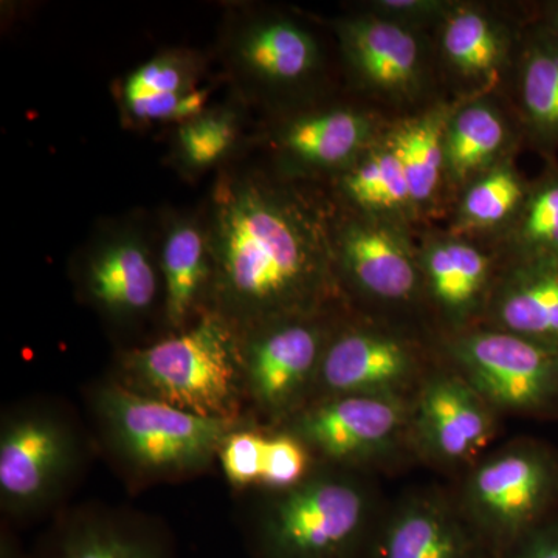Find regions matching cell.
Returning a JSON list of instances; mask_svg holds the SVG:
<instances>
[{
	"mask_svg": "<svg viewBox=\"0 0 558 558\" xmlns=\"http://www.w3.org/2000/svg\"><path fill=\"white\" fill-rule=\"evenodd\" d=\"M207 234L220 306L253 329L317 317L339 293L332 215L293 186L222 180Z\"/></svg>",
	"mask_w": 558,
	"mask_h": 558,
	"instance_id": "6da1fadb",
	"label": "cell"
},
{
	"mask_svg": "<svg viewBox=\"0 0 558 558\" xmlns=\"http://www.w3.org/2000/svg\"><path fill=\"white\" fill-rule=\"evenodd\" d=\"M384 512L357 470H312L259 509L250 550L255 558H369Z\"/></svg>",
	"mask_w": 558,
	"mask_h": 558,
	"instance_id": "7a4b0ae2",
	"label": "cell"
},
{
	"mask_svg": "<svg viewBox=\"0 0 558 558\" xmlns=\"http://www.w3.org/2000/svg\"><path fill=\"white\" fill-rule=\"evenodd\" d=\"M453 497L494 557L505 558L558 515V449L512 440L470 465Z\"/></svg>",
	"mask_w": 558,
	"mask_h": 558,
	"instance_id": "3957f363",
	"label": "cell"
},
{
	"mask_svg": "<svg viewBox=\"0 0 558 558\" xmlns=\"http://www.w3.org/2000/svg\"><path fill=\"white\" fill-rule=\"evenodd\" d=\"M95 410L110 449L145 480L175 478L207 469L234 429L233 418L189 413L123 384L98 388Z\"/></svg>",
	"mask_w": 558,
	"mask_h": 558,
	"instance_id": "277c9868",
	"label": "cell"
},
{
	"mask_svg": "<svg viewBox=\"0 0 558 558\" xmlns=\"http://www.w3.org/2000/svg\"><path fill=\"white\" fill-rule=\"evenodd\" d=\"M241 357L230 323L202 315L178 336L128 352L124 387L204 417L233 418Z\"/></svg>",
	"mask_w": 558,
	"mask_h": 558,
	"instance_id": "5b68a950",
	"label": "cell"
},
{
	"mask_svg": "<svg viewBox=\"0 0 558 558\" xmlns=\"http://www.w3.org/2000/svg\"><path fill=\"white\" fill-rule=\"evenodd\" d=\"M440 352L502 414L558 417V349L487 326L444 333Z\"/></svg>",
	"mask_w": 558,
	"mask_h": 558,
	"instance_id": "8992f818",
	"label": "cell"
},
{
	"mask_svg": "<svg viewBox=\"0 0 558 558\" xmlns=\"http://www.w3.org/2000/svg\"><path fill=\"white\" fill-rule=\"evenodd\" d=\"M332 245L340 284L385 311L424 304L418 245L411 227L348 209L333 219Z\"/></svg>",
	"mask_w": 558,
	"mask_h": 558,
	"instance_id": "52a82bcc",
	"label": "cell"
},
{
	"mask_svg": "<svg viewBox=\"0 0 558 558\" xmlns=\"http://www.w3.org/2000/svg\"><path fill=\"white\" fill-rule=\"evenodd\" d=\"M410 414L402 396H332L299 411L290 433L330 464L357 470L411 449Z\"/></svg>",
	"mask_w": 558,
	"mask_h": 558,
	"instance_id": "ba28073f",
	"label": "cell"
},
{
	"mask_svg": "<svg viewBox=\"0 0 558 558\" xmlns=\"http://www.w3.org/2000/svg\"><path fill=\"white\" fill-rule=\"evenodd\" d=\"M75 429L57 411L28 407L5 418L0 433V498L16 517L44 510L78 468Z\"/></svg>",
	"mask_w": 558,
	"mask_h": 558,
	"instance_id": "9c48e42d",
	"label": "cell"
},
{
	"mask_svg": "<svg viewBox=\"0 0 558 558\" xmlns=\"http://www.w3.org/2000/svg\"><path fill=\"white\" fill-rule=\"evenodd\" d=\"M336 32L363 90L388 105L424 101L438 69L435 44L424 31L362 11L337 22Z\"/></svg>",
	"mask_w": 558,
	"mask_h": 558,
	"instance_id": "30bf717a",
	"label": "cell"
},
{
	"mask_svg": "<svg viewBox=\"0 0 558 558\" xmlns=\"http://www.w3.org/2000/svg\"><path fill=\"white\" fill-rule=\"evenodd\" d=\"M498 421V411L457 371H429L411 396V450L429 464L468 470L497 436Z\"/></svg>",
	"mask_w": 558,
	"mask_h": 558,
	"instance_id": "8fae6325",
	"label": "cell"
},
{
	"mask_svg": "<svg viewBox=\"0 0 558 558\" xmlns=\"http://www.w3.org/2000/svg\"><path fill=\"white\" fill-rule=\"evenodd\" d=\"M424 349L402 330L354 323L333 330L319 365L323 398L348 395L411 398L427 376Z\"/></svg>",
	"mask_w": 558,
	"mask_h": 558,
	"instance_id": "7c38bea8",
	"label": "cell"
},
{
	"mask_svg": "<svg viewBox=\"0 0 558 558\" xmlns=\"http://www.w3.org/2000/svg\"><path fill=\"white\" fill-rule=\"evenodd\" d=\"M529 22L521 24L483 3L458 2L433 40L436 64L457 87V100L495 95L506 76L512 84Z\"/></svg>",
	"mask_w": 558,
	"mask_h": 558,
	"instance_id": "4fadbf2b",
	"label": "cell"
},
{
	"mask_svg": "<svg viewBox=\"0 0 558 558\" xmlns=\"http://www.w3.org/2000/svg\"><path fill=\"white\" fill-rule=\"evenodd\" d=\"M417 245L424 304L444 323V333L480 326L502 267L494 242L449 230L427 233Z\"/></svg>",
	"mask_w": 558,
	"mask_h": 558,
	"instance_id": "5bb4252c",
	"label": "cell"
},
{
	"mask_svg": "<svg viewBox=\"0 0 558 558\" xmlns=\"http://www.w3.org/2000/svg\"><path fill=\"white\" fill-rule=\"evenodd\" d=\"M317 317L288 318L255 329L244 357L245 379L258 405L275 416L303 410L317 387L319 365L332 336Z\"/></svg>",
	"mask_w": 558,
	"mask_h": 558,
	"instance_id": "9a60e30c",
	"label": "cell"
},
{
	"mask_svg": "<svg viewBox=\"0 0 558 558\" xmlns=\"http://www.w3.org/2000/svg\"><path fill=\"white\" fill-rule=\"evenodd\" d=\"M369 558H495L459 509L440 490H417L385 510Z\"/></svg>",
	"mask_w": 558,
	"mask_h": 558,
	"instance_id": "2e32d148",
	"label": "cell"
},
{
	"mask_svg": "<svg viewBox=\"0 0 558 558\" xmlns=\"http://www.w3.org/2000/svg\"><path fill=\"white\" fill-rule=\"evenodd\" d=\"M387 126V121L373 110L328 106L286 121L275 135V148L290 175L337 178Z\"/></svg>",
	"mask_w": 558,
	"mask_h": 558,
	"instance_id": "e0dca14e",
	"label": "cell"
},
{
	"mask_svg": "<svg viewBox=\"0 0 558 558\" xmlns=\"http://www.w3.org/2000/svg\"><path fill=\"white\" fill-rule=\"evenodd\" d=\"M523 134L497 95L454 100L446 126L449 193L458 196L473 179L515 156Z\"/></svg>",
	"mask_w": 558,
	"mask_h": 558,
	"instance_id": "ac0fdd59",
	"label": "cell"
},
{
	"mask_svg": "<svg viewBox=\"0 0 558 558\" xmlns=\"http://www.w3.org/2000/svg\"><path fill=\"white\" fill-rule=\"evenodd\" d=\"M233 54L244 75L278 92L306 86L318 75L323 62L317 38L286 16L250 22L234 40Z\"/></svg>",
	"mask_w": 558,
	"mask_h": 558,
	"instance_id": "d6986e66",
	"label": "cell"
},
{
	"mask_svg": "<svg viewBox=\"0 0 558 558\" xmlns=\"http://www.w3.org/2000/svg\"><path fill=\"white\" fill-rule=\"evenodd\" d=\"M480 326L558 349V258L502 263Z\"/></svg>",
	"mask_w": 558,
	"mask_h": 558,
	"instance_id": "ffe728a7",
	"label": "cell"
},
{
	"mask_svg": "<svg viewBox=\"0 0 558 558\" xmlns=\"http://www.w3.org/2000/svg\"><path fill=\"white\" fill-rule=\"evenodd\" d=\"M513 110L524 142L546 160L558 150V36L537 16L524 31L512 76Z\"/></svg>",
	"mask_w": 558,
	"mask_h": 558,
	"instance_id": "44dd1931",
	"label": "cell"
},
{
	"mask_svg": "<svg viewBox=\"0 0 558 558\" xmlns=\"http://www.w3.org/2000/svg\"><path fill=\"white\" fill-rule=\"evenodd\" d=\"M33 558H175V553L168 535L148 521L80 513L54 527Z\"/></svg>",
	"mask_w": 558,
	"mask_h": 558,
	"instance_id": "7402d4cb",
	"label": "cell"
},
{
	"mask_svg": "<svg viewBox=\"0 0 558 558\" xmlns=\"http://www.w3.org/2000/svg\"><path fill=\"white\" fill-rule=\"evenodd\" d=\"M453 102L432 101L416 113L388 123L387 137L409 180L417 219L439 207L449 186L446 170V126Z\"/></svg>",
	"mask_w": 558,
	"mask_h": 558,
	"instance_id": "603a6c76",
	"label": "cell"
},
{
	"mask_svg": "<svg viewBox=\"0 0 558 558\" xmlns=\"http://www.w3.org/2000/svg\"><path fill=\"white\" fill-rule=\"evenodd\" d=\"M92 300L116 317H137L150 310L159 277L145 242L131 233L100 245L86 270Z\"/></svg>",
	"mask_w": 558,
	"mask_h": 558,
	"instance_id": "cb8c5ba5",
	"label": "cell"
},
{
	"mask_svg": "<svg viewBox=\"0 0 558 558\" xmlns=\"http://www.w3.org/2000/svg\"><path fill=\"white\" fill-rule=\"evenodd\" d=\"M385 131L354 163L337 175V190L352 211L413 227L418 219L409 180Z\"/></svg>",
	"mask_w": 558,
	"mask_h": 558,
	"instance_id": "d4e9b609",
	"label": "cell"
},
{
	"mask_svg": "<svg viewBox=\"0 0 558 558\" xmlns=\"http://www.w3.org/2000/svg\"><path fill=\"white\" fill-rule=\"evenodd\" d=\"M121 98L134 120L186 123L204 113L208 92L194 87L189 62L175 54H163L131 72Z\"/></svg>",
	"mask_w": 558,
	"mask_h": 558,
	"instance_id": "484cf974",
	"label": "cell"
},
{
	"mask_svg": "<svg viewBox=\"0 0 558 558\" xmlns=\"http://www.w3.org/2000/svg\"><path fill=\"white\" fill-rule=\"evenodd\" d=\"M531 186L508 157L468 183L457 196L450 231L475 240L495 242L512 226Z\"/></svg>",
	"mask_w": 558,
	"mask_h": 558,
	"instance_id": "4316f807",
	"label": "cell"
},
{
	"mask_svg": "<svg viewBox=\"0 0 558 558\" xmlns=\"http://www.w3.org/2000/svg\"><path fill=\"white\" fill-rule=\"evenodd\" d=\"M160 269L167 319L182 328L213 277L208 234L193 220H175L163 241Z\"/></svg>",
	"mask_w": 558,
	"mask_h": 558,
	"instance_id": "83f0119b",
	"label": "cell"
},
{
	"mask_svg": "<svg viewBox=\"0 0 558 558\" xmlns=\"http://www.w3.org/2000/svg\"><path fill=\"white\" fill-rule=\"evenodd\" d=\"M494 244L502 263L558 258L557 160H548L542 174L531 180L519 215Z\"/></svg>",
	"mask_w": 558,
	"mask_h": 558,
	"instance_id": "f1b7e54d",
	"label": "cell"
},
{
	"mask_svg": "<svg viewBox=\"0 0 558 558\" xmlns=\"http://www.w3.org/2000/svg\"><path fill=\"white\" fill-rule=\"evenodd\" d=\"M236 140V123L230 113L204 112L179 130V150L191 168H208L227 156Z\"/></svg>",
	"mask_w": 558,
	"mask_h": 558,
	"instance_id": "f546056e",
	"label": "cell"
},
{
	"mask_svg": "<svg viewBox=\"0 0 558 558\" xmlns=\"http://www.w3.org/2000/svg\"><path fill=\"white\" fill-rule=\"evenodd\" d=\"M311 472V450L303 440L292 433L267 438L259 484L277 494L295 487Z\"/></svg>",
	"mask_w": 558,
	"mask_h": 558,
	"instance_id": "4dcf8cb0",
	"label": "cell"
},
{
	"mask_svg": "<svg viewBox=\"0 0 558 558\" xmlns=\"http://www.w3.org/2000/svg\"><path fill=\"white\" fill-rule=\"evenodd\" d=\"M267 438L256 432H231L220 449V464L229 483L236 487L259 484Z\"/></svg>",
	"mask_w": 558,
	"mask_h": 558,
	"instance_id": "1f68e13d",
	"label": "cell"
},
{
	"mask_svg": "<svg viewBox=\"0 0 558 558\" xmlns=\"http://www.w3.org/2000/svg\"><path fill=\"white\" fill-rule=\"evenodd\" d=\"M457 5L458 0H373L362 11L427 32L436 31Z\"/></svg>",
	"mask_w": 558,
	"mask_h": 558,
	"instance_id": "d6a6232c",
	"label": "cell"
},
{
	"mask_svg": "<svg viewBox=\"0 0 558 558\" xmlns=\"http://www.w3.org/2000/svg\"><path fill=\"white\" fill-rule=\"evenodd\" d=\"M505 558H558V515L521 539Z\"/></svg>",
	"mask_w": 558,
	"mask_h": 558,
	"instance_id": "836d02e7",
	"label": "cell"
},
{
	"mask_svg": "<svg viewBox=\"0 0 558 558\" xmlns=\"http://www.w3.org/2000/svg\"><path fill=\"white\" fill-rule=\"evenodd\" d=\"M537 17L558 36V2L546 3L539 9Z\"/></svg>",
	"mask_w": 558,
	"mask_h": 558,
	"instance_id": "e575fe53",
	"label": "cell"
},
{
	"mask_svg": "<svg viewBox=\"0 0 558 558\" xmlns=\"http://www.w3.org/2000/svg\"><path fill=\"white\" fill-rule=\"evenodd\" d=\"M2 558H24L21 554L20 546L10 537L2 538Z\"/></svg>",
	"mask_w": 558,
	"mask_h": 558,
	"instance_id": "d590c367",
	"label": "cell"
}]
</instances>
